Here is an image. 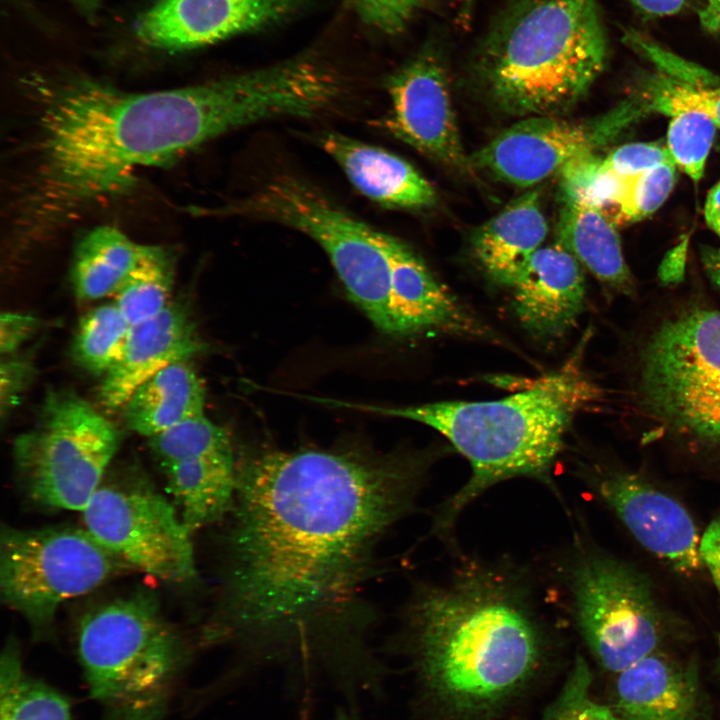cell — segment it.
Masks as SVG:
<instances>
[{"mask_svg": "<svg viewBox=\"0 0 720 720\" xmlns=\"http://www.w3.org/2000/svg\"><path fill=\"white\" fill-rule=\"evenodd\" d=\"M699 554L720 592V516L710 523L700 539Z\"/></svg>", "mask_w": 720, "mask_h": 720, "instance_id": "ab89813d", "label": "cell"}, {"mask_svg": "<svg viewBox=\"0 0 720 720\" xmlns=\"http://www.w3.org/2000/svg\"><path fill=\"white\" fill-rule=\"evenodd\" d=\"M716 125L705 113L683 110L671 116L667 132V148L676 164L694 182L704 172Z\"/></svg>", "mask_w": 720, "mask_h": 720, "instance_id": "f546056e", "label": "cell"}, {"mask_svg": "<svg viewBox=\"0 0 720 720\" xmlns=\"http://www.w3.org/2000/svg\"><path fill=\"white\" fill-rule=\"evenodd\" d=\"M429 0H349L360 21L387 36L401 34Z\"/></svg>", "mask_w": 720, "mask_h": 720, "instance_id": "e575fe53", "label": "cell"}, {"mask_svg": "<svg viewBox=\"0 0 720 720\" xmlns=\"http://www.w3.org/2000/svg\"><path fill=\"white\" fill-rule=\"evenodd\" d=\"M0 671V720H71L63 695L24 673L14 641L3 650Z\"/></svg>", "mask_w": 720, "mask_h": 720, "instance_id": "4316f807", "label": "cell"}, {"mask_svg": "<svg viewBox=\"0 0 720 720\" xmlns=\"http://www.w3.org/2000/svg\"><path fill=\"white\" fill-rule=\"evenodd\" d=\"M719 646H720V637H719Z\"/></svg>", "mask_w": 720, "mask_h": 720, "instance_id": "681fc988", "label": "cell"}, {"mask_svg": "<svg viewBox=\"0 0 720 720\" xmlns=\"http://www.w3.org/2000/svg\"><path fill=\"white\" fill-rule=\"evenodd\" d=\"M639 385L656 422L720 446V311L693 308L662 322L642 351Z\"/></svg>", "mask_w": 720, "mask_h": 720, "instance_id": "ba28073f", "label": "cell"}, {"mask_svg": "<svg viewBox=\"0 0 720 720\" xmlns=\"http://www.w3.org/2000/svg\"><path fill=\"white\" fill-rule=\"evenodd\" d=\"M336 720H352V718L347 716L346 714H342L341 716L337 717Z\"/></svg>", "mask_w": 720, "mask_h": 720, "instance_id": "c3c4849f", "label": "cell"}, {"mask_svg": "<svg viewBox=\"0 0 720 720\" xmlns=\"http://www.w3.org/2000/svg\"><path fill=\"white\" fill-rule=\"evenodd\" d=\"M148 443L159 464L190 454L232 448L226 430L204 414L149 437Z\"/></svg>", "mask_w": 720, "mask_h": 720, "instance_id": "4dcf8cb0", "label": "cell"}, {"mask_svg": "<svg viewBox=\"0 0 720 720\" xmlns=\"http://www.w3.org/2000/svg\"><path fill=\"white\" fill-rule=\"evenodd\" d=\"M548 233L540 194L531 190L511 201L473 234L472 250L486 274L512 287Z\"/></svg>", "mask_w": 720, "mask_h": 720, "instance_id": "44dd1931", "label": "cell"}, {"mask_svg": "<svg viewBox=\"0 0 720 720\" xmlns=\"http://www.w3.org/2000/svg\"><path fill=\"white\" fill-rule=\"evenodd\" d=\"M557 244L608 288L631 294L633 282L615 225L594 207L563 202Z\"/></svg>", "mask_w": 720, "mask_h": 720, "instance_id": "d4e9b609", "label": "cell"}, {"mask_svg": "<svg viewBox=\"0 0 720 720\" xmlns=\"http://www.w3.org/2000/svg\"><path fill=\"white\" fill-rule=\"evenodd\" d=\"M587 338L560 368L499 399L407 407L343 405L425 424L468 460L470 479L436 520V528L445 530L492 485L519 476L548 477L573 419L600 397V388L583 368Z\"/></svg>", "mask_w": 720, "mask_h": 720, "instance_id": "3957f363", "label": "cell"}, {"mask_svg": "<svg viewBox=\"0 0 720 720\" xmlns=\"http://www.w3.org/2000/svg\"><path fill=\"white\" fill-rule=\"evenodd\" d=\"M314 0H158L135 21L143 44L184 51L287 21Z\"/></svg>", "mask_w": 720, "mask_h": 720, "instance_id": "9a60e30c", "label": "cell"}, {"mask_svg": "<svg viewBox=\"0 0 720 720\" xmlns=\"http://www.w3.org/2000/svg\"><path fill=\"white\" fill-rule=\"evenodd\" d=\"M318 144L341 167L351 184L375 203L406 210L436 203L433 185L398 155L332 131L321 133Z\"/></svg>", "mask_w": 720, "mask_h": 720, "instance_id": "ffe728a7", "label": "cell"}, {"mask_svg": "<svg viewBox=\"0 0 720 720\" xmlns=\"http://www.w3.org/2000/svg\"><path fill=\"white\" fill-rule=\"evenodd\" d=\"M670 162L674 161L667 147L638 142L614 149L601 160V167L619 177L629 178Z\"/></svg>", "mask_w": 720, "mask_h": 720, "instance_id": "8d00e7d4", "label": "cell"}, {"mask_svg": "<svg viewBox=\"0 0 720 720\" xmlns=\"http://www.w3.org/2000/svg\"><path fill=\"white\" fill-rule=\"evenodd\" d=\"M513 307L535 338L556 340L575 325L584 307L580 263L559 244L540 247L512 286Z\"/></svg>", "mask_w": 720, "mask_h": 720, "instance_id": "d6986e66", "label": "cell"}, {"mask_svg": "<svg viewBox=\"0 0 720 720\" xmlns=\"http://www.w3.org/2000/svg\"><path fill=\"white\" fill-rule=\"evenodd\" d=\"M704 215L708 226L720 236V180L708 193Z\"/></svg>", "mask_w": 720, "mask_h": 720, "instance_id": "7bdbcfd3", "label": "cell"}, {"mask_svg": "<svg viewBox=\"0 0 720 720\" xmlns=\"http://www.w3.org/2000/svg\"><path fill=\"white\" fill-rule=\"evenodd\" d=\"M121 565L85 528L1 531L2 600L39 634L49 631L64 602L94 590Z\"/></svg>", "mask_w": 720, "mask_h": 720, "instance_id": "30bf717a", "label": "cell"}, {"mask_svg": "<svg viewBox=\"0 0 720 720\" xmlns=\"http://www.w3.org/2000/svg\"><path fill=\"white\" fill-rule=\"evenodd\" d=\"M21 83L34 128L6 229L21 250L127 194L140 169L168 165L231 130L274 119L281 105L263 69L143 93L72 72H34Z\"/></svg>", "mask_w": 720, "mask_h": 720, "instance_id": "7a4b0ae2", "label": "cell"}, {"mask_svg": "<svg viewBox=\"0 0 720 720\" xmlns=\"http://www.w3.org/2000/svg\"><path fill=\"white\" fill-rule=\"evenodd\" d=\"M472 1L471 0H463V13L468 11L470 8Z\"/></svg>", "mask_w": 720, "mask_h": 720, "instance_id": "7dc6e473", "label": "cell"}, {"mask_svg": "<svg viewBox=\"0 0 720 720\" xmlns=\"http://www.w3.org/2000/svg\"><path fill=\"white\" fill-rule=\"evenodd\" d=\"M615 688L624 720H689L696 706L691 673L655 652L619 672Z\"/></svg>", "mask_w": 720, "mask_h": 720, "instance_id": "603a6c76", "label": "cell"}, {"mask_svg": "<svg viewBox=\"0 0 720 720\" xmlns=\"http://www.w3.org/2000/svg\"><path fill=\"white\" fill-rule=\"evenodd\" d=\"M606 58L596 0H511L480 41L473 67L505 113L558 116L584 96Z\"/></svg>", "mask_w": 720, "mask_h": 720, "instance_id": "5b68a950", "label": "cell"}, {"mask_svg": "<svg viewBox=\"0 0 720 720\" xmlns=\"http://www.w3.org/2000/svg\"><path fill=\"white\" fill-rule=\"evenodd\" d=\"M675 178L674 162L625 178L612 219L613 224L636 222L651 215L669 196Z\"/></svg>", "mask_w": 720, "mask_h": 720, "instance_id": "1f68e13d", "label": "cell"}, {"mask_svg": "<svg viewBox=\"0 0 720 720\" xmlns=\"http://www.w3.org/2000/svg\"><path fill=\"white\" fill-rule=\"evenodd\" d=\"M596 488L648 551L681 573H692L700 567L696 526L677 500L628 473L604 474L598 478Z\"/></svg>", "mask_w": 720, "mask_h": 720, "instance_id": "2e32d148", "label": "cell"}, {"mask_svg": "<svg viewBox=\"0 0 720 720\" xmlns=\"http://www.w3.org/2000/svg\"><path fill=\"white\" fill-rule=\"evenodd\" d=\"M641 12L650 16H668L680 12L691 0H629Z\"/></svg>", "mask_w": 720, "mask_h": 720, "instance_id": "b9f144b4", "label": "cell"}, {"mask_svg": "<svg viewBox=\"0 0 720 720\" xmlns=\"http://www.w3.org/2000/svg\"><path fill=\"white\" fill-rule=\"evenodd\" d=\"M575 616L599 663L619 673L655 652L662 617L648 578L632 565L590 554L573 569Z\"/></svg>", "mask_w": 720, "mask_h": 720, "instance_id": "7c38bea8", "label": "cell"}, {"mask_svg": "<svg viewBox=\"0 0 720 720\" xmlns=\"http://www.w3.org/2000/svg\"><path fill=\"white\" fill-rule=\"evenodd\" d=\"M131 326L114 302L88 311L72 343L74 362L92 374L105 375L119 360Z\"/></svg>", "mask_w": 720, "mask_h": 720, "instance_id": "f1b7e54d", "label": "cell"}, {"mask_svg": "<svg viewBox=\"0 0 720 720\" xmlns=\"http://www.w3.org/2000/svg\"><path fill=\"white\" fill-rule=\"evenodd\" d=\"M699 20L706 31L720 35V0H705Z\"/></svg>", "mask_w": 720, "mask_h": 720, "instance_id": "ee69618b", "label": "cell"}, {"mask_svg": "<svg viewBox=\"0 0 720 720\" xmlns=\"http://www.w3.org/2000/svg\"><path fill=\"white\" fill-rule=\"evenodd\" d=\"M205 349L187 307L169 302L157 315L131 326L119 360L101 382L99 403L107 410L122 408L156 373Z\"/></svg>", "mask_w": 720, "mask_h": 720, "instance_id": "ac0fdd59", "label": "cell"}, {"mask_svg": "<svg viewBox=\"0 0 720 720\" xmlns=\"http://www.w3.org/2000/svg\"><path fill=\"white\" fill-rule=\"evenodd\" d=\"M628 41L651 60L661 73L671 79L702 88L717 87L720 79L704 67L690 62L636 33Z\"/></svg>", "mask_w": 720, "mask_h": 720, "instance_id": "d590c367", "label": "cell"}, {"mask_svg": "<svg viewBox=\"0 0 720 720\" xmlns=\"http://www.w3.org/2000/svg\"><path fill=\"white\" fill-rule=\"evenodd\" d=\"M648 107L668 116L683 110H698L707 114L720 128V87H696L663 74L652 78L647 85Z\"/></svg>", "mask_w": 720, "mask_h": 720, "instance_id": "d6a6232c", "label": "cell"}, {"mask_svg": "<svg viewBox=\"0 0 720 720\" xmlns=\"http://www.w3.org/2000/svg\"><path fill=\"white\" fill-rule=\"evenodd\" d=\"M120 444L117 428L71 390H49L34 425L14 441L27 495L54 509L82 512Z\"/></svg>", "mask_w": 720, "mask_h": 720, "instance_id": "9c48e42d", "label": "cell"}, {"mask_svg": "<svg viewBox=\"0 0 720 720\" xmlns=\"http://www.w3.org/2000/svg\"><path fill=\"white\" fill-rule=\"evenodd\" d=\"M40 327V320L22 313L3 312L0 317V351L11 355Z\"/></svg>", "mask_w": 720, "mask_h": 720, "instance_id": "f35d334b", "label": "cell"}, {"mask_svg": "<svg viewBox=\"0 0 720 720\" xmlns=\"http://www.w3.org/2000/svg\"><path fill=\"white\" fill-rule=\"evenodd\" d=\"M174 271V255L166 248L149 245L142 260L114 295V303L131 325L157 315L169 304Z\"/></svg>", "mask_w": 720, "mask_h": 720, "instance_id": "83f0119b", "label": "cell"}, {"mask_svg": "<svg viewBox=\"0 0 720 720\" xmlns=\"http://www.w3.org/2000/svg\"><path fill=\"white\" fill-rule=\"evenodd\" d=\"M213 215L271 221L302 232L327 254L349 298L392 335L390 265L380 233L305 180L279 175Z\"/></svg>", "mask_w": 720, "mask_h": 720, "instance_id": "52a82bcc", "label": "cell"}, {"mask_svg": "<svg viewBox=\"0 0 720 720\" xmlns=\"http://www.w3.org/2000/svg\"><path fill=\"white\" fill-rule=\"evenodd\" d=\"M414 455L264 450L237 462L219 600L205 632L267 659L373 667L376 548L410 509Z\"/></svg>", "mask_w": 720, "mask_h": 720, "instance_id": "6da1fadb", "label": "cell"}, {"mask_svg": "<svg viewBox=\"0 0 720 720\" xmlns=\"http://www.w3.org/2000/svg\"><path fill=\"white\" fill-rule=\"evenodd\" d=\"M701 258L708 278L720 293V248H703Z\"/></svg>", "mask_w": 720, "mask_h": 720, "instance_id": "f6af8a7d", "label": "cell"}, {"mask_svg": "<svg viewBox=\"0 0 720 720\" xmlns=\"http://www.w3.org/2000/svg\"><path fill=\"white\" fill-rule=\"evenodd\" d=\"M591 674L579 658L562 692L546 713L545 720H624L590 695Z\"/></svg>", "mask_w": 720, "mask_h": 720, "instance_id": "836d02e7", "label": "cell"}, {"mask_svg": "<svg viewBox=\"0 0 720 720\" xmlns=\"http://www.w3.org/2000/svg\"><path fill=\"white\" fill-rule=\"evenodd\" d=\"M81 513L84 528L125 565L170 583L196 577L193 533L144 480L102 482Z\"/></svg>", "mask_w": 720, "mask_h": 720, "instance_id": "8fae6325", "label": "cell"}, {"mask_svg": "<svg viewBox=\"0 0 720 720\" xmlns=\"http://www.w3.org/2000/svg\"><path fill=\"white\" fill-rule=\"evenodd\" d=\"M149 245L134 242L112 226L89 231L77 244L71 282L76 297L94 301L115 295L145 255Z\"/></svg>", "mask_w": 720, "mask_h": 720, "instance_id": "484cf974", "label": "cell"}, {"mask_svg": "<svg viewBox=\"0 0 720 720\" xmlns=\"http://www.w3.org/2000/svg\"><path fill=\"white\" fill-rule=\"evenodd\" d=\"M487 577L422 594L411 611L422 673L439 696L463 707L490 704L533 669L538 638L528 611Z\"/></svg>", "mask_w": 720, "mask_h": 720, "instance_id": "277c9868", "label": "cell"}, {"mask_svg": "<svg viewBox=\"0 0 720 720\" xmlns=\"http://www.w3.org/2000/svg\"><path fill=\"white\" fill-rule=\"evenodd\" d=\"M77 650L106 720H160L186 658L182 638L145 591L89 611Z\"/></svg>", "mask_w": 720, "mask_h": 720, "instance_id": "8992f818", "label": "cell"}, {"mask_svg": "<svg viewBox=\"0 0 720 720\" xmlns=\"http://www.w3.org/2000/svg\"><path fill=\"white\" fill-rule=\"evenodd\" d=\"M8 357V356H7ZM34 376V367L30 359L14 357L2 360L0 400L1 415L9 413L18 403Z\"/></svg>", "mask_w": 720, "mask_h": 720, "instance_id": "74e56055", "label": "cell"}, {"mask_svg": "<svg viewBox=\"0 0 720 720\" xmlns=\"http://www.w3.org/2000/svg\"><path fill=\"white\" fill-rule=\"evenodd\" d=\"M205 389L196 371L182 361L141 384L122 406L126 426L147 438L204 414Z\"/></svg>", "mask_w": 720, "mask_h": 720, "instance_id": "cb8c5ba5", "label": "cell"}, {"mask_svg": "<svg viewBox=\"0 0 720 720\" xmlns=\"http://www.w3.org/2000/svg\"><path fill=\"white\" fill-rule=\"evenodd\" d=\"M390 110L383 126L423 154L462 171L465 155L451 100L446 69L438 51L426 46L386 80Z\"/></svg>", "mask_w": 720, "mask_h": 720, "instance_id": "5bb4252c", "label": "cell"}, {"mask_svg": "<svg viewBox=\"0 0 720 720\" xmlns=\"http://www.w3.org/2000/svg\"><path fill=\"white\" fill-rule=\"evenodd\" d=\"M237 462L229 448L160 464L173 504L192 533L229 514L236 493Z\"/></svg>", "mask_w": 720, "mask_h": 720, "instance_id": "7402d4cb", "label": "cell"}, {"mask_svg": "<svg viewBox=\"0 0 720 720\" xmlns=\"http://www.w3.org/2000/svg\"><path fill=\"white\" fill-rule=\"evenodd\" d=\"M617 112L599 120L571 122L557 115L528 116L498 134L470 159L496 178L530 187L605 143L621 125Z\"/></svg>", "mask_w": 720, "mask_h": 720, "instance_id": "4fadbf2b", "label": "cell"}, {"mask_svg": "<svg viewBox=\"0 0 720 720\" xmlns=\"http://www.w3.org/2000/svg\"><path fill=\"white\" fill-rule=\"evenodd\" d=\"M74 1L83 6H90V5H95L98 0H74Z\"/></svg>", "mask_w": 720, "mask_h": 720, "instance_id": "bcb514c9", "label": "cell"}, {"mask_svg": "<svg viewBox=\"0 0 720 720\" xmlns=\"http://www.w3.org/2000/svg\"><path fill=\"white\" fill-rule=\"evenodd\" d=\"M380 238L390 265L392 335L433 331L495 338L490 329L434 277L411 247L384 232Z\"/></svg>", "mask_w": 720, "mask_h": 720, "instance_id": "e0dca14e", "label": "cell"}, {"mask_svg": "<svg viewBox=\"0 0 720 720\" xmlns=\"http://www.w3.org/2000/svg\"><path fill=\"white\" fill-rule=\"evenodd\" d=\"M687 251L688 238L685 237L665 254L658 267V278L664 285H675L683 280Z\"/></svg>", "mask_w": 720, "mask_h": 720, "instance_id": "60d3db41", "label": "cell"}]
</instances>
